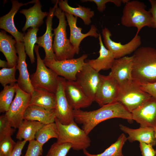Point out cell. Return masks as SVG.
Instances as JSON below:
<instances>
[{
  "label": "cell",
  "instance_id": "obj_1",
  "mask_svg": "<svg viewBox=\"0 0 156 156\" xmlns=\"http://www.w3.org/2000/svg\"><path fill=\"white\" fill-rule=\"evenodd\" d=\"M74 116L75 122L82 125V129L87 134L98 124L109 119L120 118L129 122L133 120L131 113L118 102L104 105L92 111L74 110Z\"/></svg>",
  "mask_w": 156,
  "mask_h": 156
},
{
  "label": "cell",
  "instance_id": "obj_2",
  "mask_svg": "<svg viewBox=\"0 0 156 156\" xmlns=\"http://www.w3.org/2000/svg\"><path fill=\"white\" fill-rule=\"evenodd\" d=\"M132 56L133 80L140 85L156 82V49L140 47Z\"/></svg>",
  "mask_w": 156,
  "mask_h": 156
},
{
  "label": "cell",
  "instance_id": "obj_3",
  "mask_svg": "<svg viewBox=\"0 0 156 156\" xmlns=\"http://www.w3.org/2000/svg\"><path fill=\"white\" fill-rule=\"evenodd\" d=\"M146 5L137 0H129L125 4L121 19L122 25L126 27H136L138 34L144 27L153 28L152 15L146 10Z\"/></svg>",
  "mask_w": 156,
  "mask_h": 156
},
{
  "label": "cell",
  "instance_id": "obj_4",
  "mask_svg": "<svg viewBox=\"0 0 156 156\" xmlns=\"http://www.w3.org/2000/svg\"><path fill=\"white\" fill-rule=\"evenodd\" d=\"M54 16L59 21L58 26L53 29L54 37L53 47L56 59L61 61L73 58L75 52L69 39L67 38V24L65 13L57 6Z\"/></svg>",
  "mask_w": 156,
  "mask_h": 156
},
{
  "label": "cell",
  "instance_id": "obj_5",
  "mask_svg": "<svg viewBox=\"0 0 156 156\" xmlns=\"http://www.w3.org/2000/svg\"><path fill=\"white\" fill-rule=\"evenodd\" d=\"M55 122L58 132L56 142L70 143L72 148L76 151L86 150L90 146L91 140L88 134L80 129L75 121L68 125H63L55 118Z\"/></svg>",
  "mask_w": 156,
  "mask_h": 156
},
{
  "label": "cell",
  "instance_id": "obj_6",
  "mask_svg": "<svg viewBox=\"0 0 156 156\" xmlns=\"http://www.w3.org/2000/svg\"><path fill=\"white\" fill-rule=\"evenodd\" d=\"M39 47L36 45L34 48L37 58V67L35 72L30 76L31 83L34 89H42L55 93L58 76L46 66L40 55Z\"/></svg>",
  "mask_w": 156,
  "mask_h": 156
},
{
  "label": "cell",
  "instance_id": "obj_7",
  "mask_svg": "<svg viewBox=\"0 0 156 156\" xmlns=\"http://www.w3.org/2000/svg\"><path fill=\"white\" fill-rule=\"evenodd\" d=\"M151 97L142 90L140 84L133 80L129 83L120 87L117 102L131 113Z\"/></svg>",
  "mask_w": 156,
  "mask_h": 156
},
{
  "label": "cell",
  "instance_id": "obj_8",
  "mask_svg": "<svg viewBox=\"0 0 156 156\" xmlns=\"http://www.w3.org/2000/svg\"><path fill=\"white\" fill-rule=\"evenodd\" d=\"M16 95L8 110L5 114L10 125L14 129L18 128L23 120L25 112L29 105L31 94L22 90L17 83Z\"/></svg>",
  "mask_w": 156,
  "mask_h": 156
},
{
  "label": "cell",
  "instance_id": "obj_9",
  "mask_svg": "<svg viewBox=\"0 0 156 156\" xmlns=\"http://www.w3.org/2000/svg\"><path fill=\"white\" fill-rule=\"evenodd\" d=\"M87 57L88 55L84 54L77 58L44 62L46 66L58 76H61L66 80L76 81L77 74L83 68Z\"/></svg>",
  "mask_w": 156,
  "mask_h": 156
},
{
  "label": "cell",
  "instance_id": "obj_10",
  "mask_svg": "<svg viewBox=\"0 0 156 156\" xmlns=\"http://www.w3.org/2000/svg\"><path fill=\"white\" fill-rule=\"evenodd\" d=\"M57 80V86L55 93L56 104L55 110L56 118L62 124L68 125L75 121L74 109L65 94L64 84L66 79L58 76Z\"/></svg>",
  "mask_w": 156,
  "mask_h": 156
},
{
  "label": "cell",
  "instance_id": "obj_11",
  "mask_svg": "<svg viewBox=\"0 0 156 156\" xmlns=\"http://www.w3.org/2000/svg\"><path fill=\"white\" fill-rule=\"evenodd\" d=\"M102 33L103 38V42L106 48L110 51L115 59L126 56L134 52L141 45V38L139 34H135L133 38L125 44L117 42L111 39V31L105 27L102 30Z\"/></svg>",
  "mask_w": 156,
  "mask_h": 156
},
{
  "label": "cell",
  "instance_id": "obj_12",
  "mask_svg": "<svg viewBox=\"0 0 156 156\" xmlns=\"http://www.w3.org/2000/svg\"><path fill=\"white\" fill-rule=\"evenodd\" d=\"M76 81L85 94L94 101L101 81V74L88 64L77 73Z\"/></svg>",
  "mask_w": 156,
  "mask_h": 156
},
{
  "label": "cell",
  "instance_id": "obj_13",
  "mask_svg": "<svg viewBox=\"0 0 156 156\" xmlns=\"http://www.w3.org/2000/svg\"><path fill=\"white\" fill-rule=\"evenodd\" d=\"M119 84L110 75H101L100 84L94 101L101 107L117 102L120 91Z\"/></svg>",
  "mask_w": 156,
  "mask_h": 156
},
{
  "label": "cell",
  "instance_id": "obj_14",
  "mask_svg": "<svg viewBox=\"0 0 156 156\" xmlns=\"http://www.w3.org/2000/svg\"><path fill=\"white\" fill-rule=\"evenodd\" d=\"M64 87L66 97L74 110L88 107L93 101L85 94L76 81L66 79Z\"/></svg>",
  "mask_w": 156,
  "mask_h": 156
},
{
  "label": "cell",
  "instance_id": "obj_15",
  "mask_svg": "<svg viewBox=\"0 0 156 156\" xmlns=\"http://www.w3.org/2000/svg\"><path fill=\"white\" fill-rule=\"evenodd\" d=\"M132 118L141 127H156V99L152 97L131 113Z\"/></svg>",
  "mask_w": 156,
  "mask_h": 156
},
{
  "label": "cell",
  "instance_id": "obj_16",
  "mask_svg": "<svg viewBox=\"0 0 156 156\" xmlns=\"http://www.w3.org/2000/svg\"><path fill=\"white\" fill-rule=\"evenodd\" d=\"M133 64L132 56L115 60L109 74L117 81L120 87L132 81Z\"/></svg>",
  "mask_w": 156,
  "mask_h": 156
},
{
  "label": "cell",
  "instance_id": "obj_17",
  "mask_svg": "<svg viewBox=\"0 0 156 156\" xmlns=\"http://www.w3.org/2000/svg\"><path fill=\"white\" fill-rule=\"evenodd\" d=\"M15 46L18 54V60L16 66L19 75L17 79V84L23 91L31 94L34 88L31 83L29 73L26 62V54L23 42H16Z\"/></svg>",
  "mask_w": 156,
  "mask_h": 156
},
{
  "label": "cell",
  "instance_id": "obj_18",
  "mask_svg": "<svg viewBox=\"0 0 156 156\" xmlns=\"http://www.w3.org/2000/svg\"><path fill=\"white\" fill-rule=\"evenodd\" d=\"M58 1H56L53 7H51L46 20V30L45 32L41 36L37 37L36 43L39 47H42L45 53L44 61L56 60L53 47V37L54 34L52 33V21L54 16L55 12L58 6Z\"/></svg>",
  "mask_w": 156,
  "mask_h": 156
},
{
  "label": "cell",
  "instance_id": "obj_19",
  "mask_svg": "<svg viewBox=\"0 0 156 156\" xmlns=\"http://www.w3.org/2000/svg\"><path fill=\"white\" fill-rule=\"evenodd\" d=\"M11 1L12 7L10 11L0 18V28L10 34L17 42H23L24 34L19 31L16 28L14 22V17L21 7L29 3H34L36 0L25 3H20L16 0H12Z\"/></svg>",
  "mask_w": 156,
  "mask_h": 156
},
{
  "label": "cell",
  "instance_id": "obj_20",
  "mask_svg": "<svg viewBox=\"0 0 156 156\" xmlns=\"http://www.w3.org/2000/svg\"><path fill=\"white\" fill-rule=\"evenodd\" d=\"M65 14L70 29V41L74 47L75 53L78 54L80 44L84 38L88 36L96 38L98 37L99 34L97 32V29L94 25H92L88 32L86 34L82 33H81L82 28L77 26V17L67 13Z\"/></svg>",
  "mask_w": 156,
  "mask_h": 156
},
{
  "label": "cell",
  "instance_id": "obj_21",
  "mask_svg": "<svg viewBox=\"0 0 156 156\" xmlns=\"http://www.w3.org/2000/svg\"><path fill=\"white\" fill-rule=\"evenodd\" d=\"M119 127L120 130L128 135L127 139L130 142L138 141L152 146L156 145L154 128L140 127L138 129H133L122 125H120Z\"/></svg>",
  "mask_w": 156,
  "mask_h": 156
},
{
  "label": "cell",
  "instance_id": "obj_22",
  "mask_svg": "<svg viewBox=\"0 0 156 156\" xmlns=\"http://www.w3.org/2000/svg\"><path fill=\"white\" fill-rule=\"evenodd\" d=\"M42 7L40 1L36 0L32 7L19 11L26 18L25 23L22 29L23 31L25 32L29 27L38 28L43 24V19L47 16L48 12H42Z\"/></svg>",
  "mask_w": 156,
  "mask_h": 156
},
{
  "label": "cell",
  "instance_id": "obj_23",
  "mask_svg": "<svg viewBox=\"0 0 156 156\" xmlns=\"http://www.w3.org/2000/svg\"><path fill=\"white\" fill-rule=\"evenodd\" d=\"M98 38L100 46L99 56L95 59L85 60V62L99 72L101 70L111 69L115 59L112 52L104 45L100 33Z\"/></svg>",
  "mask_w": 156,
  "mask_h": 156
},
{
  "label": "cell",
  "instance_id": "obj_24",
  "mask_svg": "<svg viewBox=\"0 0 156 156\" xmlns=\"http://www.w3.org/2000/svg\"><path fill=\"white\" fill-rule=\"evenodd\" d=\"M16 41L7 35L5 31L0 32V51L5 56L8 63V68L16 66L18 60L15 45Z\"/></svg>",
  "mask_w": 156,
  "mask_h": 156
},
{
  "label": "cell",
  "instance_id": "obj_25",
  "mask_svg": "<svg viewBox=\"0 0 156 156\" xmlns=\"http://www.w3.org/2000/svg\"><path fill=\"white\" fill-rule=\"evenodd\" d=\"M55 109H47L34 105L28 106L23 116V119L38 121L44 124L55 122Z\"/></svg>",
  "mask_w": 156,
  "mask_h": 156
},
{
  "label": "cell",
  "instance_id": "obj_26",
  "mask_svg": "<svg viewBox=\"0 0 156 156\" xmlns=\"http://www.w3.org/2000/svg\"><path fill=\"white\" fill-rule=\"evenodd\" d=\"M56 104L55 93L42 89H34L31 93L29 105L38 106L47 109H54Z\"/></svg>",
  "mask_w": 156,
  "mask_h": 156
},
{
  "label": "cell",
  "instance_id": "obj_27",
  "mask_svg": "<svg viewBox=\"0 0 156 156\" xmlns=\"http://www.w3.org/2000/svg\"><path fill=\"white\" fill-rule=\"evenodd\" d=\"M44 125L38 121L23 119L18 128L16 138L19 140H34L36 133Z\"/></svg>",
  "mask_w": 156,
  "mask_h": 156
},
{
  "label": "cell",
  "instance_id": "obj_28",
  "mask_svg": "<svg viewBox=\"0 0 156 156\" xmlns=\"http://www.w3.org/2000/svg\"><path fill=\"white\" fill-rule=\"evenodd\" d=\"M58 5L59 8L64 12L81 18L86 25H88L91 23V18L94 15V11L91 10L90 8L79 5H78V7H71L68 5L67 0H58Z\"/></svg>",
  "mask_w": 156,
  "mask_h": 156
},
{
  "label": "cell",
  "instance_id": "obj_29",
  "mask_svg": "<svg viewBox=\"0 0 156 156\" xmlns=\"http://www.w3.org/2000/svg\"><path fill=\"white\" fill-rule=\"evenodd\" d=\"M58 136L57 127L55 122L44 124L36 133V140L42 146L49 139Z\"/></svg>",
  "mask_w": 156,
  "mask_h": 156
},
{
  "label": "cell",
  "instance_id": "obj_30",
  "mask_svg": "<svg viewBox=\"0 0 156 156\" xmlns=\"http://www.w3.org/2000/svg\"><path fill=\"white\" fill-rule=\"evenodd\" d=\"M127 138L124 133L122 134L118 138L116 141L105 149L102 153L96 155L92 154L86 150H83L86 156H123L122 153V147Z\"/></svg>",
  "mask_w": 156,
  "mask_h": 156
},
{
  "label": "cell",
  "instance_id": "obj_31",
  "mask_svg": "<svg viewBox=\"0 0 156 156\" xmlns=\"http://www.w3.org/2000/svg\"><path fill=\"white\" fill-rule=\"evenodd\" d=\"M38 30V28H30L27 29V32L24 34L23 42L26 53L31 64L35 62L34 50L37 40V34Z\"/></svg>",
  "mask_w": 156,
  "mask_h": 156
},
{
  "label": "cell",
  "instance_id": "obj_32",
  "mask_svg": "<svg viewBox=\"0 0 156 156\" xmlns=\"http://www.w3.org/2000/svg\"><path fill=\"white\" fill-rule=\"evenodd\" d=\"M17 83L13 85H7L0 93V112H7L12 101L15 93Z\"/></svg>",
  "mask_w": 156,
  "mask_h": 156
},
{
  "label": "cell",
  "instance_id": "obj_33",
  "mask_svg": "<svg viewBox=\"0 0 156 156\" xmlns=\"http://www.w3.org/2000/svg\"><path fill=\"white\" fill-rule=\"evenodd\" d=\"M16 66L12 68H3L0 70V83L3 87L8 84L13 85L17 81L15 78Z\"/></svg>",
  "mask_w": 156,
  "mask_h": 156
},
{
  "label": "cell",
  "instance_id": "obj_34",
  "mask_svg": "<svg viewBox=\"0 0 156 156\" xmlns=\"http://www.w3.org/2000/svg\"><path fill=\"white\" fill-rule=\"evenodd\" d=\"M72 148L70 143L56 142L51 145L46 156H66Z\"/></svg>",
  "mask_w": 156,
  "mask_h": 156
},
{
  "label": "cell",
  "instance_id": "obj_35",
  "mask_svg": "<svg viewBox=\"0 0 156 156\" xmlns=\"http://www.w3.org/2000/svg\"><path fill=\"white\" fill-rule=\"evenodd\" d=\"M16 144L11 136L0 140V156H10Z\"/></svg>",
  "mask_w": 156,
  "mask_h": 156
},
{
  "label": "cell",
  "instance_id": "obj_36",
  "mask_svg": "<svg viewBox=\"0 0 156 156\" xmlns=\"http://www.w3.org/2000/svg\"><path fill=\"white\" fill-rule=\"evenodd\" d=\"M7 120L5 114L0 116V140L11 136L14 132L13 129Z\"/></svg>",
  "mask_w": 156,
  "mask_h": 156
},
{
  "label": "cell",
  "instance_id": "obj_37",
  "mask_svg": "<svg viewBox=\"0 0 156 156\" xmlns=\"http://www.w3.org/2000/svg\"><path fill=\"white\" fill-rule=\"evenodd\" d=\"M24 156H41L42 155L43 146L35 140L29 142Z\"/></svg>",
  "mask_w": 156,
  "mask_h": 156
},
{
  "label": "cell",
  "instance_id": "obj_38",
  "mask_svg": "<svg viewBox=\"0 0 156 156\" xmlns=\"http://www.w3.org/2000/svg\"><path fill=\"white\" fill-rule=\"evenodd\" d=\"M129 0H83L81 1L82 2L91 1L94 2L96 5L98 10L103 12L106 8V4L108 2L113 3L116 6L120 7L122 3L125 4Z\"/></svg>",
  "mask_w": 156,
  "mask_h": 156
},
{
  "label": "cell",
  "instance_id": "obj_39",
  "mask_svg": "<svg viewBox=\"0 0 156 156\" xmlns=\"http://www.w3.org/2000/svg\"><path fill=\"white\" fill-rule=\"evenodd\" d=\"M151 145L144 142H140V147L142 156H155V151Z\"/></svg>",
  "mask_w": 156,
  "mask_h": 156
},
{
  "label": "cell",
  "instance_id": "obj_40",
  "mask_svg": "<svg viewBox=\"0 0 156 156\" xmlns=\"http://www.w3.org/2000/svg\"><path fill=\"white\" fill-rule=\"evenodd\" d=\"M140 87L143 91L156 99V82L141 84Z\"/></svg>",
  "mask_w": 156,
  "mask_h": 156
},
{
  "label": "cell",
  "instance_id": "obj_41",
  "mask_svg": "<svg viewBox=\"0 0 156 156\" xmlns=\"http://www.w3.org/2000/svg\"><path fill=\"white\" fill-rule=\"evenodd\" d=\"M26 142L24 140L18 141L16 143L14 148L10 156H21L22 150Z\"/></svg>",
  "mask_w": 156,
  "mask_h": 156
},
{
  "label": "cell",
  "instance_id": "obj_42",
  "mask_svg": "<svg viewBox=\"0 0 156 156\" xmlns=\"http://www.w3.org/2000/svg\"><path fill=\"white\" fill-rule=\"evenodd\" d=\"M151 7L148 10L153 18V28H156V0H149Z\"/></svg>",
  "mask_w": 156,
  "mask_h": 156
},
{
  "label": "cell",
  "instance_id": "obj_43",
  "mask_svg": "<svg viewBox=\"0 0 156 156\" xmlns=\"http://www.w3.org/2000/svg\"><path fill=\"white\" fill-rule=\"evenodd\" d=\"M0 67L3 68H8V65L7 62L0 60Z\"/></svg>",
  "mask_w": 156,
  "mask_h": 156
},
{
  "label": "cell",
  "instance_id": "obj_44",
  "mask_svg": "<svg viewBox=\"0 0 156 156\" xmlns=\"http://www.w3.org/2000/svg\"><path fill=\"white\" fill-rule=\"evenodd\" d=\"M154 135L156 139V127L154 128ZM155 155H156V151H155Z\"/></svg>",
  "mask_w": 156,
  "mask_h": 156
}]
</instances>
